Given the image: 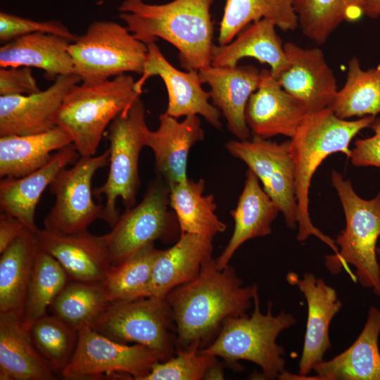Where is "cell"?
Masks as SVG:
<instances>
[{
	"label": "cell",
	"instance_id": "37",
	"mask_svg": "<svg viewBox=\"0 0 380 380\" xmlns=\"http://www.w3.org/2000/svg\"><path fill=\"white\" fill-rule=\"evenodd\" d=\"M69 280L60 263L39 248L20 318L27 329L34 321L47 314L49 306Z\"/></svg>",
	"mask_w": 380,
	"mask_h": 380
},
{
	"label": "cell",
	"instance_id": "38",
	"mask_svg": "<svg viewBox=\"0 0 380 380\" xmlns=\"http://www.w3.org/2000/svg\"><path fill=\"white\" fill-rule=\"evenodd\" d=\"M28 330L42 358L54 372L61 373L75 350L78 330L51 314L37 319Z\"/></svg>",
	"mask_w": 380,
	"mask_h": 380
},
{
	"label": "cell",
	"instance_id": "6",
	"mask_svg": "<svg viewBox=\"0 0 380 380\" xmlns=\"http://www.w3.org/2000/svg\"><path fill=\"white\" fill-rule=\"evenodd\" d=\"M136 81L122 74L92 84H76L65 95L55 124L71 137L80 156L97 151L106 128L140 97Z\"/></svg>",
	"mask_w": 380,
	"mask_h": 380
},
{
	"label": "cell",
	"instance_id": "43",
	"mask_svg": "<svg viewBox=\"0 0 380 380\" xmlns=\"http://www.w3.org/2000/svg\"><path fill=\"white\" fill-rule=\"evenodd\" d=\"M28 229L18 218L1 212L0 214V253L20 237Z\"/></svg>",
	"mask_w": 380,
	"mask_h": 380
},
{
	"label": "cell",
	"instance_id": "28",
	"mask_svg": "<svg viewBox=\"0 0 380 380\" xmlns=\"http://www.w3.org/2000/svg\"><path fill=\"white\" fill-rule=\"evenodd\" d=\"M70 41L37 32L17 37L0 47V67L37 68L50 79L76 73L68 51Z\"/></svg>",
	"mask_w": 380,
	"mask_h": 380
},
{
	"label": "cell",
	"instance_id": "18",
	"mask_svg": "<svg viewBox=\"0 0 380 380\" xmlns=\"http://www.w3.org/2000/svg\"><path fill=\"white\" fill-rule=\"evenodd\" d=\"M289 68L277 78L281 87L299 100L308 113L329 108L338 91L333 70L319 48H303L293 42L284 44Z\"/></svg>",
	"mask_w": 380,
	"mask_h": 380
},
{
	"label": "cell",
	"instance_id": "31",
	"mask_svg": "<svg viewBox=\"0 0 380 380\" xmlns=\"http://www.w3.org/2000/svg\"><path fill=\"white\" fill-rule=\"evenodd\" d=\"M205 181L187 179L170 189L169 204L177 219L180 234L191 233L213 239L226 230L215 214L214 196L203 195Z\"/></svg>",
	"mask_w": 380,
	"mask_h": 380
},
{
	"label": "cell",
	"instance_id": "23",
	"mask_svg": "<svg viewBox=\"0 0 380 380\" xmlns=\"http://www.w3.org/2000/svg\"><path fill=\"white\" fill-rule=\"evenodd\" d=\"M213 239L180 234L170 248L160 250L153 266L148 297L165 298L174 288L197 277L203 263L210 260Z\"/></svg>",
	"mask_w": 380,
	"mask_h": 380
},
{
	"label": "cell",
	"instance_id": "11",
	"mask_svg": "<svg viewBox=\"0 0 380 380\" xmlns=\"http://www.w3.org/2000/svg\"><path fill=\"white\" fill-rule=\"evenodd\" d=\"M170 189L156 177L136 206L126 208L112 230L105 234L110 264L117 265L156 240L170 241L179 226L168 208Z\"/></svg>",
	"mask_w": 380,
	"mask_h": 380
},
{
	"label": "cell",
	"instance_id": "45",
	"mask_svg": "<svg viewBox=\"0 0 380 380\" xmlns=\"http://www.w3.org/2000/svg\"><path fill=\"white\" fill-rule=\"evenodd\" d=\"M223 366L217 360L208 371L204 379H223Z\"/></svg>",
	"mask_w": 380,
	"mask_h": 380
},
{
	"label": "cell",
	"instance_id": "42",
	"mask_svg": "<svg viewBox=\"0 0 380 380\" xmlns=\"http://www.w3.org/2000/svg\"><path fill=\"white\" fill-rule=\"evenodd\" d=\"M370 127L374 135L355 140V147L351 149L350 159L356 167H380V118H376Z\"/></svg>",
	"mask_w": 380,
	"mask_h": 380
},
{
	"label": "cell",
	"instance_id": "29",
	"mask_svg": "<svg viewBox=\"0 0 380 380\" xmlns=\"http://www.w3.org/2000/svg\"><path fill=\"white\" fill-rule=\"evenodd\" d=\"M72 144L61 127L42 133L0 137L1 178H20L47 164L53 151Z\"/></svg>",
	"mask_w": 380,
	"mask_h": 380
},
{
	"label": "cell",
	"instance_id": "19",
	"mask_svg": "<svg viewBox=\"0 0 380 380\" xmlns=\"http://www.w3.org/2000/svg\"><path fill=\"white\" fill-rule=\"evenodd\" d=\"M258 88L249 98L245 119L253 135L268 139L277 135L291 138L308 111L297 99L286 92L270 71H260Z\"/></svg>",
	"mask_w": 380,
	"mask_h": 380
},
{
	"label": "cell",
	"instance_id": "2",
	"mask_svg": "<svg viewBox=\"0 0 380 380\" xmlns=\"http://www.w3.org/2000/svg\"><path fill=\"white\" fill-rule=\"evenodd\" d=\"M214 0H173L162 4L124 0L119 17L146 45L161 38L179 51L180 65L198 70L211 65L214 45L210 8Z\"/></svg>",
	"mask_w": 380,
	"mask_h": 380
},
{
	"label": "cell",
	"instance_id": "40",
	"mask_svg": "<svg viewBox=\"0 0 380 380\" xmlns=\"http://www.w3.org/2000/svg\"><path fill=\"white\" fill-rule=\"evenodd\" d=\"M37 32L58 35L74 42L75 35L60 20L38 21L15 14L0 12V42L7 43L17 37Z\"/></svg>",
	"mask_w": 380,
	"mask_h": 380
},
{
	"label": "cell",
	"instance_id": "22",
	"mask_svg": "<svg viewBox=\"0 0 380 380\" xmlns=\"http://www.w3.org/2000/svg\"><path fill=\"white\" fill-rule=\"evenodd\" d=\"M71 144L53 153L50 161L41 168L20 178H1L0 181L1 212L20 220L28 229L36 232L37 205L44 191L58 172L77 162L79 156Z\"/></svg>",
	"mask_w": 380,
	"mask_h": 380
},
{
	"label": "cell",
	"instance_id": "20",
	"mask_svg": "<svg viewBox=\"0 0 380 380\" xmlns=\"http://www.w3.org/2000/svg\"><path fill=\"white\" fill-rule=\"evenodd\" d=\"M203 139L204 132L197 115L186 116L179 122L165 112L159 116L158 129H149L146 146L153 153L157 177L169 189L188 179L189 151Z\"/></svg>",
	"mask_w": 380,
	"mask_h": 380
},
{
	"label": "cell",
	"instance_id": "26",
	"mask_svg": "<svg viewBox=\"0 0 380 380\" xmlns=\"http://www.w3.org/2000/svg\"><path fill=\"white\" fill-rule=\"evenodd\" d=\"M276 25L267 19L254 21L243 28L235 38L224 45H213L211 65L217 67L236 66L245 57H251L270 66L277 79L290 66Z\"/></svg>",
	"mask_w": 380,
	"mask_h": 380
},
{
	"label": "cell",
	"instance_id": "17",
	"mask_svg": "<svg viewBox=\"0 0 380 380\" xmlns=\"http://www.w3.org/2000/svg\"><path fill=\"white\" fill-rule=\"evenodd\" d=\"M39 247L53 256L69 279L103 282L112 265L105 234L97 236L84 230L61 233L46 229L36 232Z\"/></svg>",
	"mask_w": 380,
	"mask_h": 380
},
{
	"label": "cell",
	"instance_id": "5",
	"mask_svg": "<svg viewBox=\"0 0 380 380\" xmlns=\"http://www.w3.org/2000/svg\"><path fill=\"white\" fill-rule=\"evenodd\" d=\"M253 312L225 320L215 339L198 352L222 358L235 370L239 360L258 365L263 379H275L285 372L284 348L277 343L279 334L294 325L296 319L284 311L272 314L268 302L265 314L260 311L258 293L253 298Z\"/></svg>",
	"mask_w": 380,
	"mask_h": 380
},
{
	"label": "cell",
	"instance_id": "15",
	"mask_svg": "<svg viewBox=\"0 0 380 380\" xmlns=\"http://www.w3.org/2000/svg\"><path fill=\"white\" fill-rule=\"evenodd\" d=\"M286 280L303 294L308 316L298 375L285 372L281 379H306L314 366L323 360L324 354L331 347L329 329L333 318L340 311L342 302L333 287L312 273L305 272L300 279L291 272L286 275Z\"/></svg>",
	"mask_w": 380,
	"mask_h": 380
},
{
	"label": "cell",
	"instance_id": "8",
	"mask_svg": "<svg viewBox=\"0 0 380 380\" xmlns=\"http://www.w3.org/2000/svg\"><path fill=\"white\" fill-rule=\"evenodd\" d=\"M82 83H100L133 72L141 75L147 45L126 26L111 20H95L68 47Z\"/></svg>",
	"mask_w": 380,
	"mask_h": 380
},
{
	"label": "cell",
	"instance_id": "4",
	"mask_svg": "<svg viewBox=\"0 0 380 380\" xmlns=\"http://www.w3.org/2000/svg\"><path fill=\"white\" fill-rule=\"evenodd\" d=\"M331 181L344 211L346 227L335 241L338 252L325 257V267L334 274L344 269L355 281L380 298V265L376 253L380 191L372 199L365 200L339 172L333 170Z\"/></svg>",
	"mask_w": 380,
	"mask_h": 380
},
{
	"label": "cell",
	"instance_id": "34",
	"mask_svg": "<svg viewBox=\"0 0 380 380\" xmlns=\"http://www.w3.org/2000/svg\"><path fill=\"white\" fill-rule=\"evenodd\" d=\"M293 4L303 34L318 45L343 22L364 15L361 0H293Z\"/></svg>",
	"mask_w": 380,
	"mask_h": 380
},
{
	"label": "cell",
	"instance_id": "33",
	"mask_svg": "<svg viewBox=\"0 0 380 380\" xmlns=\"http://www.w3.org/2000/svg\"><path fill=\"white\" fill-rule=\"evenodd\" d=\"M329 108L339 118L375 116L380 113V64L365 70L355 56L348 65L346 82Z\"/></svg>",
	"mask_w": 380,
	"mask_h": 380
},
{
	"label": "cell",
	"instance_id": "10",
	"mask_svg": "<svg viewBox=\"0 0 380 380\" xmlns=\"http://www.w3.org/2000/svg\"><path fill=\"white\" fill-rule=\"evenodd\" d=\"M162 361L163 356L147 346L117 342L86 324L78 329L75 350L60 374L74 380L110 376L143 380L153 366Z\"/></svg>",
	"mask_w": 380,
	"mask_h": 380
},
{
	"label": "cell",
	"instance_id": "35",
	"mask_svg": "<svg viewBox=\"0 0 380 380\" xmlns=\"http://www.w3.org/2000/svg\"><path fill=\"white\" fill-rule=\"evenodd\" d=\"M110 303L103 282L69 280L49 310L78 330L84 325H91Z\"/></svg>",
	"mask_w": 380,
	"mask_h": 380
},
{
	"label": "cell",
	"instance_id": "41",
	"mask_svg": "<svg viewBox=\"0 0 380 380\" xmlns=\"http://www.w3.org/2000/svg\"><path fill=\"white\" fill-rule=\"evenodd\" d=\"M41 90L29 67H3L0 69V95H30Z\"/></svg>",
	"mask_w": 380,
	"mask_h": 380
},
{
	"label": "cell",
	"instance_id": "12",
	"mask_svg": "<svg viewBox=\"0 0 380 380\" xmlns=\"http://www.w3.org/2000/svg\"><path fill=\"white\" fill-rule=\"evenodd\" d=\"M109 156V149L97 156H81L73 167L58 172L49 185L56 202L44 219V229L75 233L101 219L103 206L93 200L91 182L96 171L108 165Z\"/></svg>",
	"mask_w": 380,
	"mask_h": 380
},
{
	"label": "cell",
	"instance_id": "36",
	"mask_svg": "<svg viewBox=\"0 0 380 380\" xmlns=\"http://www.w3.org/2000/svg\"><path fill=\"white\" fill-rule=\"evenodd\" d=\"M159 252L151 243L111 267L103 281L110 302L148 297L153 266Z\"/></svg>",
	"mask_w": 380,
	"mask_h": 380
},
{
	"label": "cell",
	"instance_id": "3",
	"mask_svg": "<svg viewBox=\"0 0 380 380\" xmlns=\"http://www.w3.org/2000/svg\"><path fill=\"white\" fill-rule=\"evenodd\" d=\"M376 119L368 115L356 120L338 118L329 108L308 113L291 138L289 150L295 166V193L297 202V240L303 242L315 236L336 253L335 241L312 224L309 213V189L312 175L329 155L341 152L348 158L350 144L361 130L370 127Z\"/></svg>",
	"mask_w": 380,
	"mask_h": 380
},
{
	"label": "cell",
	"instance_id": "46",
	"mask_svg": "<svg viewBox=\"0 0 380 380\" xmlns=\"http://www.w3.org/2000/svg\"><path fill=\"white\" fill-rule=\"evenodd\" d=\"M376 253L378 255H380V246H377L376 248Z\"/></svg>",
	"mask_w": 380,
	"mask_h": 380
},
{
	"label": "cell",
	"instance_id": "44",
	"mask_svg": "<svg viewBox=\"0 0 380 380\" xmlns=\"http://www.w3.org/2000/svg\"><path fill=\"white\" fill-rule=\"evenodd\" d=\"M363 14L372 18H380V0H361Z\"/></svg>",
	"mask_w": 380,
	"mask_h": 380
},
{
	"label": "cell",
	"instance_id": "24",
	"mask_svg": "<svg viewBox=\"0 0 380 380\" xmlns=\"http://www.w3.org/2000/svg\"><path fill=\"white\" fill-rule=\"evenodd\" d=\"M259 181L255 173L248 169L237 205L230 213L234 222L233 233L222 253L215 258L219 269L229 265L232 256L244 242L272 232V224L280 210Z\"/></svg>",
	"mask_w": 380,
	"mask_h": 380
},
{
	"label": "cell",
	"instance_id": "13",
	"mask_svg": "<svg viewBox=\"0 0 380 380\" xmlns=\"http://www.w3.org/2000/svg\"><path fill=\"white\" fill-rule=\"evenodd\" d=\"M289 146L290 141L277 143L253 135L251 140L229 141L225 148L255 173L284 215L287 227L294 229L297 226L295 166Z\"/></svg>",
	"mask_w": 380,
	"mask_h": 380
},
{
	"label": "cell",
	"instance_id": "9",
	"mask_svg": "<svg viewBox=\"0 0 380 380\" xmlns=\"http://www.w3.org/2000/svg\"><path fill=\"white\" fill-rule=\"evenodd\" d=\"M90 326L117 342L147 346L161 354L165 360L176 352V327L165 298L110 302Z\"/></svg>",
	"mask_w": 380,
	"mask_h": 380
},
{
	"label": "cell",
	"instance_id": "30",
	"mask_svg": "<svg viewBox=\"0 0 380 380\" xmlns=\"http://www.w3.org/2000/svg\"><path fill=\"white\" fill-rule=\"evenodd\" d=\"M39 249L35 232L27 229L1 253V313H11L21 318Z\"/></svg>",
	"mask_w": 380,
	"mask_h": 380
},
{
	"label": "cell",
	"instance_id": "16",
	"mask_svg": "<svg viewBox=\"0 0 380 380\" xmlns=\"http://www.w3.org/2000/svg\"><path fill=\"white\" fill-rule=\"evenodd\" d=\"M82 82L77 73L58 76L44 91L30 95L0 96V137L27 135L46 132L67 93Z\"/></svg>",
	"mask_w": 380,
	"mask_h": 380
},
{
	"label": "cell",
	"instance_id": "14",
	"mask_svg": "<svg viewBox=\"0 0 380 380\" xmlns=\"http://www.w3.org/2000/svg\"><path fill=\"white\" fill-rule=\"evenodd\" d=\"M147 48L141 77L135 83L136 89L141 93L148 78L159 76L167 91V114L177 119L201 115L212 127L221 129V112L210 103V93L203 89L198 70H179L166 59L156 42L147 44Z\"/></svg>",
	"mask_w": 380,
	"mask_h": 380
},
{
	"label": "cell",
	"instance_id": "39",
	"mask_svg": "<svg viewBox=\"0 0 380 380\" xmlns=\"http://www.w3.org/2000/svg\"><path fill=\"white\" fill-rule=\"evenodd\" d=\"M217 357L198 352L196 348L176 350L174 356L156 362L143 380L204 379Z\"/></svg>",
	"mask_w": 380,
	"mask_h": 380
},
{
	"label": "cell",
	"instance_id": "27",
	"mask_svg": "<svg viewBox=\"0 0 380 380\" xmlns=\"http://www.w3.org/2000/svg\"><path fill=\"white\" fill-rule=\"evenodd\" d=\"M20 317L0 312V379L54 380Z\"/></svg>",
	"mask_w": 380,
	"mask_h": 380
},
{
	"label": "cell",
	"instance_id": "25",
	"mask_svg": "<svg viewBox=\"0 0 380 380\" xmlns=\"http://www.w3.org/2000/svg\"><path fill=\"white\" fill-rule=\"evenodd\" d=\"M380 310L372 306L365 324L354 343L313 369L318 380H380Z\"/></svg>",
	"mask_w": 380,
	"mask_h": 380
},
{
	"label": "cell",
	"instance_id": "32",
	"mask_svg": "<svg viewBox=\"0 0 380 380\" xmlns=\"http://www.w3.org/2000/svg\"><path fill=\"white\" fill-rule=\"evenodd\" d=\"M261 19L272 21L284 32L293 31L298 27L293 0H227L218 44L231 42L243 28Z\"/></svg>",
	"mask_w": 380,
	"mask_h": 380
},
{
	"label": "cell",
	"instance_id": "21",
	"mask_svg": "<svg viewBox=\"0 0 380 380\" xmlns=\"http://www.w3.org/2000/svg\"><path fill=\"white\" fill-rule=\"evenodd\" d=\"M203 83L210 88L213 104L227 121L230 132L239 140L248 139L251 130L245 119L246 107L260 82V71L252 65L217 67L198 70Z\"/></svg>",
	"mask_w": 380,
	"mask_h": 380
},
{
	"label": "cell",
	"instance_id": "1",
	"mask_svg": "<svg viewBox=\"0 0 380 380\" xmlns=\"http://www.w3.org/2000/svg\"><path fill=\"white\" fill-rule=\"evenodd\" d=\"M258 293L243 286L234 267L219 269L215 259L203 264L197 277L166 296L176 327V350H198L215 339L229 318L246 314Z\"/></svg>",
	"mask_w": 380,
	"mask_h": 380
},
{
	"label": "cell",
	"instance_id": "7",
	"mask_svg": "<svg viewBox=\"0 0 380 380\" xmlns=\"http://www.w3.org/2000/svg\"><path fill=\"white\" fill-rule=\"evenodd\" d=\"M148 131L145 107L140 97L109 125V172L106 182L96 188L93 194L106 197L101 219L111 228L120 217L116 206L118 198H122L126 208L133 207L136 203L140 184L139 155L146 146Z\"/></svg>",
	"mask_w": 380,
	"mask_h": 380
}]
</instances>
